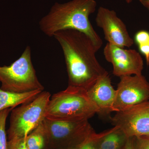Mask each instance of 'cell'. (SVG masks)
Returning a JSON list of instances; mask_svg holds the SVG:
<instances>
[{
    "label": "cell",
    "mask_w": 149,
    "mask_h": 149,
    "mask_svg": "<svg viewBox=\"0 0 149 149\" xmlns=\"http://www.w3.org/2000/svg\"><path fill=\"white\" fill-rule=\"evenodd\" d=\"M95 0H72L68 2L55 3L49 12L40 19L41 31L48 37L56 32L73 29L85 33L90 37L98 49L103 41L91 24L89 17L96 10Z\"/></svg>",
    "instance_id": "2"
},
{
    "label": "cell",
    "mask_w": 149,
    "mask_h": 149,
    "mask_svg": "<svg viewBox=\"0 0 149 149\" xmlns=\"http://www.w3.org/2000/svg\"><path fill=\"white\" fill-rule=\"evenodd\" d=\"M140 52L145 56L147 65H149V41L138 45Z\"/></svg>",
    "instance_id": "20"
},
{
    "label": "cell",
    "mask_w": 149,
    "mask_h": 149,
    "mask_svg": "<svg viewBox=\"0 0 149 149\" xmlns=\"http://www.w3.org/2000/svg\"><path fill=\"white\" fill-rule=\"evenodd\" d=\"M133 0H125V1L126 2V3H130Z\"/></svg>",
    "instance_id": "23"
},
{
    "label": "cell",
    "mask_w": 149,
    "mask_h": 149,
    "mask_svg": "<svg viewBox=\"0 0 149 149\" xmlns=\"http://www.w3.org/2000/svg\"><path fill=\"white\" fill-rule=\"evenodd\" d=\"M135 41L137 45L149 41V32L145 30H141L136 33Z\"/></svg>",
    "instance_id": "19"
},
{
    "label": "cell",
    "mask_w": 149,
    "mask_h": 149,
    "mask_svg": "<svg viewBox=\"0 0 149 149\" xmlns=\"http://www.w3.org/2000/svg\"><path fill=\"white\" fill-rule=\"evenodd\" d=\"M29 149H48V141L43 121L32 130L25 139Z\"/></svg>",
    "instance_id": "14"
},
{
    "label": "cell",
    "mask_w": 149,
    "mask_h": 149,
    "mask_svg": "<svg viewBox=\"0 0 149 149\" xmlns=\"http://www.w3.org/2000/svg\"><path fill=\"white\" fill-rule=\"evenodd\" d=\"M108 130L100 133H97L95 131H93L76 149H100L101 140L107 133Z\"/></svg>",
    "instance_id": "15"
},
{
    "label": "cell",
    "mask_w": 149,
    "mask_h": 149,
    "mask_svg": "<svg viewBox=\"0 0 149 149\" xmlns=\"http://www.w3.org/2000/svg\"><path fill=\"white\" fill-rule=\"evenodd\" d=\"M98 113L87 91L68 86L64 91L51 96L46 109L45 118L64 121L88 120Z\"/></svg>",
    "instance_id": "3"
},
{
    "label": "cell",
    "mask_w": 149,
    "mask_h": 149,
    "mask_svg": "<svg viewBox=\"0 0 149 149\" xmlns=\"http://www.w3.org/2000/svg\"><path fill=\"white\" fill-rule=\"evenodd\" d=\"M96 24L103 30L108 43L124 48H129L134 44L126 25L113 10L100 7L95 18Z\"/></svg>",
    "instance_id": "10"
},
{
    "label": "cell",
    "mask_w": 149,
    "mask_h": 149,
    "mask_svg": "<svg viewBox=\"0 0 149 149\" xmlns=\"http://www.w3.org/2000/svg\"><path fill=\"white\" fill-rule=\"evenodd\" d=\"M149 101V83L143 74L120 77L116 90V112Z\"/></svg>",
    "instance_id": "7"
},
{
    "label": "cell",
    "mask_w": 149,
    "mask_h": 149,
    "mask_svg": "<svg viewBox=\"0 0 149 149\" xmlns=\"http://www.w3.org/2000/svg\"><path fill=\"white\" fill-rule=\"evenodd\" d=\"M124 149H125V148H124Z\"/></svg>",
    "instance_id": "25"
},
{
    "label": "cell",
    "mask_w": 149,
    "mask_h": 149,
    "mask_svg": "<svg viewBox=\"0 0 149 149\" xmlns=\"http://www.w3.org/2000/svg\"><path fill=\"white\" fill-rule=\"evenodd\" d=\"M128 139L120 128L113 126L102 138L100 149H124Z\"/></svg>",
    "instance_id": "13"
},
{
    "label": "cell",
    "mask_w": 149,
    "mask_h": 149,
    "mask_svg": "<svg viewBox=\"0 0 149 149\" xmlns=\"http://www.w3.org/2000/svg\"><path fill=\"white\" fill-rule=\"evenodd\" d=\"M145 7L149 9V0H139Z\"/></svg>",
    "instance_id": "22"
},
{
    "label": "cell",
    "mask_w": 149,
    "mask_h": 149,
    "mask_svg": "<svg viewBox=\"0 0 149 149\" xmlns=\"http://www.w3.org/2000/svg\"><path fill=\"white\" fill-rule=\"evenodd\" d=\"M53 37L63 52L68 86L87 91L100 77L108 73L96 58V53L99 50L85 33L66 29L56 32Z\"/></svg>",
    "instance_id": "1"
},
{
    "label": "cell",
    "mask_w": 149,
    "mask_h": 149,
    "mask_svg": "<svg viewBox=\"0 0 149 149\" xmlns=\"http://www.w3.org/2000/svg\"><path fill=\"white\" fill-rule=\"evenodd\" d=\"M8 149H29L25 139H14L8 140Z\"/></svg>",
    "instance_id": "18"
},
{
    "label": "cell",
    "mask_w": 149,
    "mask_h": 149,
    "mask_svg": "<svg viewBox=\"0 0 149 149\" xmlns=\"http://www.w3.org/2000/svg\"><path fill=\"white\" fill-rule=\"evenodd\" d=\"M87 91L89 98L97 108L98 114L107 116L115 112L116 90L112 85L109 73L100 77Z\"/></svg>",
    "instance_id": "11"
},
{
    "label": "cell",
    "mask_w": 149,
    "mask_h": 149,
    "mask_svg": "<svg viewBox=\"0 0 149 149\" xmlns=\"http://www.w3.org/2000/svg\"><path fill=\"white\" fill-rule=\"evenodd\" d=\"M104 55L107 61L112 65L113 73L115 76L142 74L143 61L136 50L126 49L107 43L104 49Z\"/></svg>",
    "instance_id": "9"
},
{
    "label": "cell",
    "mask_w": 149,
    "mask_h": 149,
    "mask_svg": "<svg viewBox=\"0 0 149 149\" xmlns=\"http://www.w3.org/2000/svg\"><path fill=\"white\" fill-rule=\"evenodd\" d=\"M134 149H149V136L133 138Z\"/></svg>",
    "instance_id": "17"
},
{
    "label": "cell",
    "mask_w": 149,
    "mask_h": 149,
    "mask_svg": "<svg viewBox=\"0 0 149 149\" xmlns=\"http://www.w3.org/2000/svg\"><path fill=\"white\" fill-rule=\"evenodd\" d=\"M0 83L1 89L15 93L44 91L32 64L29 46L10 65L0 66Z\"/></svg>",
    "instance_id": "4"
},
{
    "label": "cell",
    "mask_w": 149,
    "mask_h": 149,
    "mask_svg": "<svg viewBox=\"0 0 149 149\" xmlns=\"http://www.w3.org/2000/svg\"><path fill=\"white\" fill-rule=\"evenodd\" d=\"M42 91L37 90L24 93H15L0 88V111L7 109H13L32 101Z\"/></svg>",
    "instance_id": "12"
},
{
    "label": "cell",
    "mask_w": 149,
    "mask_h": 149,
    "mask_svg": "<svg viewBox=\"0 0 149 149\" xmlns=\"http://www.w3.org/2000/svg\"><path fill=\"white\" fill-rule=\"evenodd\" d=\"M51 97L49 92L43 91L32 101L12 110L9 128L7 131L8 140L26 139L43 122Z\"/></svg>",
    "instance_id": "5"
},
{
    "label": "cell",
    "mask_w": 149,
    "mask_h": 149,
    "mask_svg": "<svg viewBox=\"0 0 149 149\" xmlns=\"http://www.w3.org/2000/svg\"><path fill=\"white\" fill-rule=\"evenodd\" d=\"M43 123L48 149L77 148L94 131L88 120L64 121L45 118Z\"/></svg>",
    "instance_id": "6"
},
{
    "label": "cell",
    "mask_w": 149,
    "mask_h": 149,
    "mask_svg": "<svg viewBox=\"0 0 149 149\" xmlns=\"http://www.w3.org/2000/svg\"></svg>",
    "instance_id": "26"
},
{
    "label": "cell",
    "mask_w": 149,
    "mask_h": 149,
    "mask_svg": "<svg viewBox=\"0 0 149 149\" xmlns=\"http://www.w3.org/2000/svg\"><path fill=\"white\" fill-rule=\"evenodd\" d=\"M13 109H7L0 111V149H8L7 133L6 125L7 118Z\"/></svg>",
    "instance_id": "16"
},
{
    "label": "cell",
    "mask_w": 149,
    "mask_h": 149,
    "mask_svg": "<svg viewBox=\"0 0 149 149\" xmlns=\"http://www.w3.org/2000/svg\"><path fill=\"white\" fill-rule=\"evenodd\" d=\"M111 120L128 138L149 136V101L117 112Z\"/></svg>",
    "instance_id": "8"
},
{
    "label": "cell",
    "mask_w": 149,
    "mask_h": 149,
    "mask_svg": "<svg viewBox=\"0 0 149 149\" xmlns=\"http://www.w3.org/2000/svg\"><path fill=\"white\" fill-rule=\"evenodd\" d=\"M76 149V148H73V149Z\"/></svg>",
    "instance_id": "24"
},
{
    "label": "cell",
    "mask_w": 149,
    "mask_h": 149,
    "mask_svg": "<svg viewBox=\"0 0 149 149\" xmlns=\"http://www.w3.org/2000/svg\"><path fill=\"white\" fill-rule=\"evenodd\" d=\"M125 149H134L133 138H128L125 145Z\"/></svg>",
    "instance_id": "21"
}]
</instances>
